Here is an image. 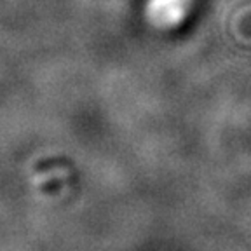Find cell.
Returning a JSON list of instances; mask_svg holds the SVG:
<instances>
[{
  "label": "cell",
  "instance_id": "cell-1",
  "mask_svg": "<svg viewBox=\"0 0 251 251\" xmlns=\"http://www.w3.org/2000/svg\"><path fill=\"white\" fill-rule=\"evenodd\" d=\"M185 11V0H150L149 14L153 21L162 25L176 23Z\"/></svg>",
  "mask_w": 251,
  "mask_h": 251
}]
</instances>
